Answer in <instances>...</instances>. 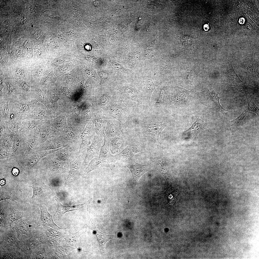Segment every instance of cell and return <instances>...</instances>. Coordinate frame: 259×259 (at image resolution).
I'll return each instance as SVG.
<instances>
[{"label": "cell", "mask_w": 259, "mask_h": 259, "mask_svg": "<svg viewBox=\"0 0 259 259\" xmlns=\"http://www.w3.org/2000/svg\"><path fill=\"white\" fill-rule=\"evenodd\" d=\"M87 149L79 151L73 156L72 160L70 162L69 170L66 183H69L78 177L80 170L86 156Z\"/></svg>", "instance_id": "1"}, {"label": "cell", "mask_w": 259, "mask_h": 259, "mask_svg": "<svg viewBox=\"0 0 259 259\" xmlns=\"http://www.w3.org/2000/svg\"><path fill=\"white\" fill-rule=\"evenodd\" d=\"M248 112L247 110H244L238 117L229 122V127L232 135H234L239 130L241 124L244 118L248 114Z\"/></svg>", "instance_id": "29"}, {"label": "cell", "mask_w": 259, "mask_h": 259, "mask_svg": "<svg viewBox=\"0 0 259 259\" xmlns=\"http://www.w3.org/2000/svg\"><path fill=\"white\" fill-rule=\"evenodd\" d=\"M176 39L179 40L182 42V45L185 47L190 49L192 48V47H194V39L192 37L187 36H179L176 37L174 36Z\"/></svg>", "instance_id": "40"}, {"label": "cell", "mask_w": 259, "mask_h": 259, "mask_svg": "<svg viewBox=\"0 0 259 259\" xmlns=\"http://www.w3.org/2000/svg\"><path fill=\"white\" fill-rule=\"evenodd\" d=\"M105 133L106 136L109 139L115 137L122 138L123 136L121 131L111 121L108 122L107 124Z\"/></svg>", "instance_id": "30"}, {"label": "cell", "mask_w": 259, "mask_h": 259, "mask_svg": "<svg viewBox=\"0 0 259 259\" xmlns=\"http://www.w3.org/2000/svg\"><path fill=\"white\" fill-rule=\"evenodd\" d=\"M41 211L40 218L37 223L38 226L49 227L61 231H65L66 228H63L58 226L53 221L52 216L48 212L44 206L38 204Z\"/></svg>", "instance_id": "10"}, {"label": "cell", "mask_w": 259, "mask_h": 259, "mask_svg": "<svg viewBox=\"0 0 259 259\" xmlns=\"http://www.w3.org/2000/svg\"><path fill=\"white\" fill-rule=\"evenodd\" d=\"M83 232L80 230L73 233H65L64 238L65 240L64 249L66 253L77 248V244L78 239Z\"/></svg>", "instance_id": "20"}, {"label": "cell", "mask_w": 259, "mask_h": 259, "mask_svg": "<svg viewBox=\"0 0 259 259\" xmlns=\"http://www.w3.org/2000/svg\"><path fill=\"white\" fill-rule=\"evenodd\" d=\"M194 99L187 94L174 93L169 97V103L171 107L178 108L186 107L190 105Z\"/></svg>", "instance_id": "15"}, {"label": "cell", "mask_w": 259, "mask_h": 259, "mask_svg": "<svg viewBox=\"0 0 259 259\" xmlns=\"http://www.w3.org/2000/svg\"><path fill=\"white\" fill-rule=\"evenodd\" d=\"M227 75L231 84L238 91L244 90L246 89L247 84L240 79L235 71L232 65H229Z\"/></svg>", "instance_id": "21"}, {"label": "cell", "mask_w": 259, "mask_h": 259, "mask_svg": "<svg viewBox=\"0 0 259 259\" xmlns=\"http://www.w3.org/2000/svg\"><path fill=\"white\" fill-rule=\"evenodd\" d=\"M46 123L53 127L59 131H62L67 125L66 119H59L58 118L53 119L46 120Z\"/></svg>", "instance_id": "34"}, {"label": "cell", "mask_w": 259, "mask_h": 259, "mask_svg": "<svg viewBox=\"0 0 259 259\" xmlns=\"http://www.w3.org/2000/svg\"><path fill=\"white\" fill-rule=\"evenodd\" d=\"M103 140V138L95 135L91 145L87 149L84 160L80 169V172L86 168L93 159L99 157Z\"/></svg>", "instance_id": "4"}, {"label": "cell", "mask_w": 259, "mask_h": 259, "mask_svg": "<svg viewBox=\"0 0 259 259\" xmlns=\"http://www.w3.org/2000/svg\"><path fill=\"white\" fill-rule=\"evenodd\" d=\"M15 51L16 54L17 56H19L21 55V52L20 50H19V49H16Z\"/></svg>", "instance_id": "57"}, {"label": "cell", "mask_w": 259, "mask_h": 259, "mask_svg": "<svg viewBox=\"0 0 259 259\" xmlns=\"http://www.w3.org/2000/svg\"><path fill=\"white\" fill-rule=\"evenodd\" d=\"M254 59H248L242 65L244 69L254 76H259V64Z\"/></svg>", "instance_id": "28"}, {"label": "cell", "mask_w": 259, "mask_h": 259, "mask_svg": "<svg viewBox=\"0 0 259 259\" xmlns=\"http://www.w3.org/2000/svg\"><path fill=\"white\" fill-rule=\"evenodd\" d=\"M60 149L55 150H49L40 151L32 156L30 159L29 163L30 166L33 167L36 165L41 159L48 155L54 153Z\"/></svg>", "instance_id": "31"}, {"label": "cell", "mask_w": 259, "mask_h": 259, "mask_svg": "<svg viewBox=\"0 0 259 259\" xmlns=\"http://www.w3.org/2000/svg\"><path fill=\"white\" fill-rule=\"evenodd\" d=\"M15 74L18 78H24L25 76L24 71L21 69H18L16 70L15 72Z\"/></svg>", "instance_id": "49"}, {"label": "cell", "mask_w": 259, "mask_h": 259, "mask_svg": "<svg viewBox=\"0 0 259 259\" xmlns=\"http://www.w3.org/2000/svg\"><path fill=\"white\" fill-rule=\"evenodd\" d=\"M48 239L47 241L48 244L51 247H55L58 244V241L60 239L51 236H47Z\"/></svg>", "instance_id": "45"}, {"label": "cell", "mask_w": 259, "mask_h": 259, "mask_svg": "<svg viewBox=\"0 0 259 259\" xmlns=\"http://www.w3.org/2000/svg\"><path fill=\"white\" fill-rule=\"evenodd\" d=\"M0 101V122L8 125L13 121H17L12 101L3 100Z\"/></svg>", "instance_id": "7"}, {"label": "cell", "mask_w": 259, "mask_h": 259, "mask_svg": "<svg viewBox=\"0 0 259 259\" xmlns=\"http://www.w3.org/2000/svg\"><path fill=\"white\" fill-rule=\"evenodd\" d=\"M13 107L17 120L28 114L35 107L38 102L35 99L12 101Z\"/></svg>", "instance_id": "2"}, {"label": "cell", "mask_w": 259, "mask_h": 259, "mask_svg": "<svg viewBox=\"0 0 259 259\" xmlns=\"http://www.w3.org/2000/svg\"><path fill=\"white\" fill-rule=\"evenodd\" d=\"M44 123L38 126L40 142L41 144L51 138L58 136L60 135L59 131L51 128L50 125H47Z\"/></svg>", "instance_id": "18"}, {"label": "cell", "mask_w": 259, "mask_h": 259, "mask_svg": "<svg viewBox=\"0 0 259 259\" xmlns=\"http://www.w3.org/2000/svg\"><path fill=\"white\" fill-rule=\"evenodd\" d=\"M167 98L165 89L161 88L159 91V96L154 104L155 107L157 108H159L169 103V99Z\"/></svg>", "instance_id": "37"}, {"label": "cell", "mask_w": 259, "mask_h": 259, "mask_svg": "<svg viewBox=\"0 0 259 259\" xmlns=\"http://www.w3.org/2000/svg\"><path fill=\"white\" fill-rule=\"evenodd\" d=\"M169 123V121L165 120L149 121L144 125V133L146 137L157 141L161 132Z\"/></svg>", "instance_id": "3"}, {"label": "cell", "mask_w": 259, "mask_h": 259, "mask_svg": "<svg viewBox=\"0 0 259 259\" xmlns=\"http://www.w3.org/2000/svg\"><path fill=\"white\" fill-rule=\"evenodd\" d=\"M55 199L57 203L58 207L57 211L54 214L55 217H61L66 212L73 211H86L88 210L89 204L92 200L91 198L88 201L81 204H79L71 206H66L62 205L56 197Z\"/></svg>", "instance_id": "12"}, {"label": "cell", "mask_w": 259, "mask_h": 259, "mask_svg": "<svg viewBox=\"0 0 259 259\" xmlns=\"http://www.w3.org/2000/svg\"><path fill=\"white\" fill-rule=\"evenodd\" d=\"M7 139H5L3 142L2 146L5 149L8 148L10 146V143Z\"/></svg>", "instance_id": "53"}, {"label": "cell", "mask_w": 259, "mask_h": 259, "mask_svg": "<svg viewBox=\"0 0 259 259\" xmlns=\"http://www.w3.org/2000/svg\"><path fill=\"white\" fill-rule=\"evenodd\" d=\"M71 143L60 135L51 138L41 143L39 148V151L55 150L63 148Z\"/></svg>", "instance_id": "11"}, {"label": "cell", "mask_w": 259, "mask_h": 259, "mask_svg": "<svg viewBox=\"0 0 259 259\" xmlns=\"http://www.w3.org/2000/svg\"><path fill=\"white\" fill-rule=\"evenodd\" d=\"M35 90L36 94L35 99H36L38 102L44 105L48 110L52 109V108L45 94L40 89H38V88H37Z\"/></svg>", "instance_id": "36"}, {"label": "cell", "mask_w": 259, "mask_h": 259, "mask_svg": "<svg viewBox=\"0 0 259 259\" xmlns=\"http://www.w3.org/2000/svg\"><path fill=\"white\" fill-rule=\"evenodd\" d=\"M2 242L5 246L13 247L17 245L19 241L12 234L7 232L5 234L3 237Z\"/></svg>", "instance_id": "38"}, {"label": "cell", "mask_w": 259, "mask_h": 259, "mask_svg": "<svg viewBox=\"0 0 259 259\" xmlns=\"http://www.w3.org/2000/svg\"><path fill=\"white\" fill-rule=\"evenodd\" d=\"M12 197H11L7 193H1L0 194V200H2L6 199H11Z\"/></svg>", "instance_id": "52"}, {"label": "cell", "mask_w": 259, "mask_h": 259, "mask_svg": "<svg viewBox=\"0 0 259 259\" xmlns=\"http://www.w3.org/2000/svg\"><path fill=\"white\" fill-rule=\"evenodd\" d=\"M110 144L111 145V152L114 154L118 152L123 140L122 138L115 137L110 139Z\"/></svg>", "instance_id": "39"}, {"label": "cell", "mask_w": 259, "mask_h": 259, "mask_svg": "<svg viewBox=\"0 0 259 259\" xmlns=\"http://www.w3.org/2000/svg\"><path fill=\"white\" fill-rule=\"evenodd\" d=\"M204 28L205 31L208 30L209 29V27L208 25L205 24L204 25Z\"/></svg>", "instance_id": "58"}, {"label": "cell", "mask_w": 259, "mask_h": 259, "mask_svg": "<svg viewBox=\"0 0 259 259\" xmlns=\"http://www.w3.org/2000/svg\"><path fill=\"white\" fill-rule=\"evenodd\" d=\"M48 97L50 102L52 104L53 107L55 108L58 106V97L54 93L51 91H49L47 93Z\"/></svg>", "instance_id": "44"}, {"label": "cell", "mask_w": 259, "mask_h": 259, "mask_svg": "<svg viewBox=\"0 0 259 259\" xmlns=\"http://www.w3.org/2000/svg\"><path fill=\"white\" fill-rule=\"evenodd\" d=\"M154 44L152 42H149L147 44V48L145 52L147 54L151 55L153 53L154 50Z\"/></svg>", "instance_id": "46"}, {"label": "cell", "mask_w": 259, "mask_h": 259, "mask_svg": "<svg viewBox=\"0 0 259 259\" xmlns=\"http://www.w3.org/2000/svg\"><path fill=\"white\" fill-rule=\"evenodd\" d=\"M206 94L208 100L212 102L220 111L224 112H230L224 108L220 105V98L218 94L209 91L207 87Z\"/></svg>", "instance_id": "32"}, {"label": "cell", "mask_w": 259, "mask_h": 259, "mask_svg": "<svg viewBox=\"0 0 259 259\" xmlns=\"http://www.w3.org/2000/svg\"><path fill=\"white\" fill-rule=\"evenodd\" d=\"M30 140L27 148V151L28 152H29L32 150L35 145L37 141L36 138L35 137H33Z\"/></svg>", "instance_id": "47"}, {"label": "cell", "mask_w": 259, "mask_h": 259, "mask_svg": "<svg viewBox=\"0 0 259 259\" xmlns=\"http://www.w3.org/2000/svg\"><path fill=\"white\" fill-rule=\"evenodd\" d=\"M75 127L67 126L61 131L60 135L63 138L71 143L81 145V135L78 130Z\"/></svg>", "instance_id": "19"}, {"label": "cell", "mask_w": 259, "mask_h": 259, "mask_svg": "<svg viewBox=\"0 0 259 259\" xmlns=\"http://www.w3.org/2000/svg\"><path fill=\"white\" fill-rule=\"evenodd\" d=\"M33 225L29 221L22 220L18 221L15 224L14 229L17 232L19 237L21 235L24 234L28 236H30V232Z\"/></svg>", "instance_id": "25"}, {"label": "cell", "mask_w": 259, "mask_h": 259, "mask_svg": "<svg viewBox=\"0 0 259 259\" xmlns=\"http://www.w3.org/2000/svg\"><path fill=\"white\" fill-rule=\"evenodd\" d=\"M112 64L113 66L115 68L121 69V65L113 61L112 62Z\"/></svg>", "instance_id": "55"}, {"label": "cell", "mask_w": 259, "mask_h": 259, "mask_svg": "<svg viewBox=\"0 0 259 259\" xmlns=\"http://www.w3.org/2000/svg\"><path fill=\"white\" fill-rule=\"evenodd\" d=\"M0 159H7L10 155L9 153L6 152H1L0 154Z\"/></svg>", "instance_id": "51"}, {"label": "cell", "mask_w": 259, "mask_h": 259, "mask_svg": "<svg viewBox=\"0 0 259 259\" xmlns=\"http://www.w3.org/2000/svg\"><path fill=\"white\" fill-rule=\"evenodd\" d=\"M239 91L243 94L245 97L247 103V110L255 113L259 117V109L253 102L249 92L245 90H241Z\"/></svg>", "instance_id": "33"}, {"label": "cell", "mask_w": 259, "mask_h": 259, "mask_svg": "<svg viewBox=\"0 0 259 259\" xmlns=\"http://www.w3.org/2000/svg\"><path fill=\"white\" fill-rule=\"evenodd\" d=\"M109 163L100 159L98 157L93 159L85 169L80 172V175H84L95 169L103 166Z\"/></svg>", "instance_id": "27"}, {"label": "cell", "mask_w": 259, "mask_h": 259, "mask_svg": "<svg viewBox=\"0 0 259 259\" xmlns=\"http://www.w3.org/2000/svg\"><path fill=\"white\" fill-rule=\"evenodd\" d=\"M122 95L126 99L140 103L141 98L136 90L130 86L122 87L119 90Z\"/></svg>", "instance_id": "24"}, {"label": "cell", "mask_w": 259, "mask_h": 259, "mask_svg": "<svg viewBox=\"0 0 259 259\" xmlns=\"http://www.w3.org/2000/svg\"><path fill=\"white\" fill-rule=\"evenodd\" d=\"M123 161L131 173L133 182L134 184H136L141 177L151 169L149 165L139 164L136 162L133 158H129Z\"/></svg>", "instance_id": "5"}, {"label": "cell", "mask_w": 259, "mask_h": 259, "mask_svg": "<svg viewBox=\"0 0 259 259\" xmlns=\"http://www.w3.org/2000/svg\"><path fill=\"white\" fill-rule=\"evenodd\" d=\"M80 145V144L71 143L66 147L60 149L54 154L61 161L69 162V160L72 155L78 151Z\"/></svg>", "instance_id": "16"}, {"label": "cell", "mask_w": 259, "mask_h": 259, "mask_svg": "<svg viewBox=\"0 0 259 259\" xmlns=\"http://www.w3.org/2000/svg\"><path fill=\"white\" fill-rule=\"evenodd\" d=\"M43 105L38 102L35 107L29 112L24 116L21 121L33 119L44 120L50 117V113Z\"/></svg>", "instance_id": "14"}, {"label": "cell", "mask_w": 259, "mask_h": 259, "mask_svg": "<svg viewBox=\"0 0 259 259\" xmlns=\"http://www.w3.org/2000/svg\"><path fill=\"white\" fill-rule=\"evenodd\" d=\"M12 172L13 175L15 176H16L18 174L19 171L17 168L15 167L12 169Z\"/></svg>", "instance_id": "54"}, {"label": "cell", "mask_w": 259, "mask_h": 259, "mask_svg": "<svg viewBox=\"0 0 259 259\" xmlns=\"http://www.w3.org/2000/svg\"><path fill=\"white\" fill-rule=\"evenodd\" d=\"M48 155L45 157L44 160L51 172L57 173L69 171V162L61 161L56 156L54 153Z\"/></svg>", "instance_id": "6"}, {"label": "cell", "mask_w": 259, "mask_h": 259, "mask_svg": "<svg viewBox=\"0 0 259 259\" xmlns=\"http://www.w3.org/2000/svg\"><path fill=\"white\" fill-rule=\"evenodd\" d=\"M91 225L92 226V230L96 235L99 242L100 250V253L103 255L106 254L105 247L106 242L110 239L112 238L113 235H109L105 234L99 231L96 228L95 225L91 221Z\"/></svg>", "instance_id": "23"}, {"label": "cell", "mask_w": 259, "mask_h": 259, "mask_svg": "<svg viewBox=\"0 0 259 259\" xmlns=\"http://www.w3.org/2000/svg\"><path fill=\"white\" fill-rule=\"evenodd\" d=\"M42 243V242L38 238L35 239V238L34 239L33 238L27 241L24 245L26 250L30 251Z\"/></svg>", "instance_id": "41"}, {"label": "cell", "mask_w": 259, "mask_h": 259, "mask_svg": "<svg viewBox=\"0 0 259 259\" xmlns=\"http://www.w3.org/2000/svg\"><path fill=\"white\" fill-rule=\"evenodd\" d=\"M48 233L47 236H51L60 240L64 238L65 233L49 227H45Z\"/></svg>", "instance_id": "42"}, {"label": "cell", "mask_w": 259, "mask_h": 259, "mask_svg": "<svg viewBox=\"0 0 259 259\" xmlns=\"http://www.w3.org/2000/svg\"><path fill=\"white\" fill-rule=\"evenodd\" d=\"M143 150L142 147L138 143L133 142L127 147L119 153L114 156L111 162L133 158L135 154Z\"/></svg>", "instance_id": "8"}, {"label": "cell", "mask_w": 259, "mask_h": 259, "mask_svg": "<svg viewBox=\"0 0 259 259\" xmlns=\"http://www.w3.org/2000/svg\"><path fill=\"white\" fill-rule=\"evenodd\" d=\"M196 118V121L186 131L183 132L182 135L186 137L194 139L201 132L209 127V123L205 122L199 117L192 113Z\"/></svg>", "instance_id": "9"}, {"label": "cell", "mask_w": 259, "mask_h": 259, "mask_svg": "<svg viewBox=\"0 0 259 259\" xmlns=\"http://www.w3.org/2000/svg\"><path fill=\"white\" fill-rule=\"evenodd\" d=\"M151 72L149 75L145 76L141 83V87L145 97L146 105H150L152 94L156 88L160 85L161 83L155 84L153 82L151 76Z\"/></svg>", "instance_id": "13"}, {"label": "cell", "mask_w": 259, "mask_h": 259, "mask_svg": "<svg viewBox=\"0 0 259 259\" xmlns=\"http://www.w3.org/2000/svg\"><path fill=\"white\" fill-rule=\"evenodd\" d=\"M245 20L244 18L242 17L239 19V22L240 24H242L245 23Z\"/></svg>", "instance_id": "56"}, {"label": "cell", "mask_w": 259, "mask_h": 259, "mask_svg": "<svg viewBox=\"0 0 259 259\" xmlns=\"http://www.w3.org/2000/svg\"><path fill=\"white\" fill-rule=\"evenodd\" d=\"M109 100V97L107 95H104L101 98L100 103L102 105H105L108 102Z\"/></svg>", "instance_id": "50"}, {"label": "cell", "mask_w": 259, "mask_h": 259, "mask_svg": "<svg viewBox=\"0 0 259 259\" xmlns=\"http://www.w3.org/2000/svg\"><path fill=\"white\" fill-rule=\"evenodd\" d=\"M110 140L105 135L104 136V143L101 147L99 157L101 159L108 162H111L114 156L110 153L109 150Z\"/></svg>", "instance_id": "26"}, {"label": "cell", "mask_w": 259, "mask_h": 259, "mask_svg": "<svg viewBox=\"0 0 259 259\" xmlns=\"http://www.w3.org/2000/svg\"><path fill=\"white\" fill-rule=\"evenodd\" d=\"M66 253L64 249L61 247L58 246L55 251L54 257L55 259H64L65 258Z\"/></svg>", "instance_id": "43"}, {"label": "cell", "mask_w": 259, "mask_h": 259, "mask_svg": "<svg viewBox=\"0 0 259 259\" xmlns=\"http://www.w3.org/2000/svg\"><path fill=\"white\" fill-rule=\"evenodd\" d=\"M94 134V131L93 128L87 126L81 135V142L79 151L87 149L93 140Z\"/></svg>", "instance_id": "22"}, {"label": "cell", "mask_w": 259, "mask_h": 259, "mask_svg": "<svg viewBox=\"0 0 259 259\" xmlns=\"http://www.w3.org/2000/svg\"><path fill=\"white\" fill-rule=\"evenodd\" d=\"M14 140L13 145V150L14 151H16L18 149L20 146V141L19 139L17 137H16Z\"/></svg>", "instance_id": "48"}, {"label": "cell", "mask_w": 259, "mask_h": 259, "mask_svg": "<svg viewBox=\"0 0 259 259\" xmlns=\"http://www.w3.org/2000/svg\"><path fill=\"white\" fill-rule=\"evenodd\" d=\"M23 129L30 130L35 128L40 124L44 123V120L39 119H29L21 121Z\"/></svg>", "instance_id": "35"}, {"label": "cell", "mask_w": 259, "mask_h": 259, "mask_svg": "<svg viewBox=\"0 0 259 259\" xmlns=\"http://www.w3.org/2000/svg\"><path fill=\"white\" fill-rule=\"evenodd\" d=\"M29 186L32 188L33 193L31 198L34 199L45 200L48 199L53 194L51 188L43 184H38Z\"/></svg>", "instance_id": "17"}, {"label": "cell", "mask_w": 259, "mask_h": 259, "mask_svg": "<svg viewBox=\"0 0 259 259\" xmlns=\"http://www.w3.org/2000/svg\"><path fill=\"white\" fill-rule=\"evenodd\" d=\"M5 183V180L4 179L1 180L0 182V184L1 185H4Z\"/></svg>", "instance_id": "59"}]
</instances>
